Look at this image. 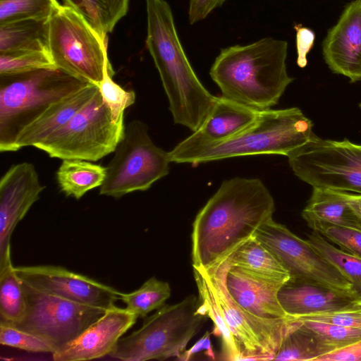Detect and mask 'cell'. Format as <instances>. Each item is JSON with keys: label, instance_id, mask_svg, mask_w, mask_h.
I'll use <instances>...</instances> for the list:
<instances>
[{"label": "cell", "instance_id": "obj_1", "mask_svg": "<svg viewBox=\"0 0 361 361\" xmlns=\"http://www.w3.org/2000/svg\"><path fill=\"white\" fill-rule=\"evenodd\" d=\"M274 211V198L260 179L224 180L192 223V267L208 270L227 259Z\"/></svg>", "mask_w": 361, "mask_h": 361}, {"label": "cell", "instance_id": "obj_2", "mask_svg": "<svg viewBox=\"0 0 361 361\" xmlns=\"http://www.w3.org/2000/svg\"><path fill=\"white\" fill-rule=\"evenodd\" d=\"M146 45L159 72L173 121L197 130L216 100L202 84L180 43L172 10L164 0H146Z\"/></svg>", "mask_w": 361, "mask_h": 361}, {"label": "cell", "instance_id": "obj_3", "mask_svg": "<svg viewBox=\"0 0 361 361\" xmlns=\"http://www.w3.org/2000/svg\"><path fill=\"white\" fill-rule=\"evenodd\" d=\"M288 43L266 37L221 49L209 71L222 96L257 110L275 106L293 81L286 68Z\"/></svg>", "mask_w": 361, "mask_h": 361}, {"label": "cell", "instance_id": "obj_4", "mask_svg": "<svg viewBox=\"0 0 361 361\" xmlns=\"http://www.w3.org/2000/svg\"><path fill=\"white\" fill-rule=\"evenodd\" d=\"M313 123L298 107L261 110L256 121L227 140L194 149L170 151L171 162L194 165L231 157L288 156L314 135Z\"/></svg>", "mask_w": 361, "mask_h": 361}, {"label": "cell", "instance_id": "obj_5", "mask_svg": "<svg viewBox=\"0 0 361 361\" xmlns=\"http://www.w3.org/2000/svg\"><path fill=\"white\" fill-rule=\"evenodd\" d=\"M90 83L56 66L0 75V151L14 152L20 133L49 105Z\"/></svg>", "mask_w": 361, "mask_h": 361}, {"label": "cell", "instance_id": "obj_6", "mask_svg": "<svg viewBox=\"0 0 361 361\" xmlns=\"http://www.w3.org/2000/svg\"><path fill=\"white\" fill-rule=\"evenodd\" d=\"M207 318L204 304L194 295L164 305L145 317L140 329L121 338L109 356L123 361L177 359Z\"/></svg>", "mask_w": 361, "mask_h": 361}, {"label": "cell", "instance_id": "obj_7", "mask_svg": "<svg viewBox=\"0 0 361 361\" xmlns=\"http://www.w3.org/2000/svg\"><path fill=\"white\" fill-rule=\"evenodd\" d=\"M48 51L56 67L97 85L110 63L107 39L66 5L60 4L49 19Z\"/></svg>", "mask_w": 361, "mask_h": 361}, {"label": "cell", "instance_id": "obj_8", "mask_svg": "<svg viewBox=\"0 0 361 361\" xmlns=\"http://www.w3.org/2000/svg\"><path fill=\"white\" fill-rule=\"evenodd\" d=\"M126 132L114 122L98 91L62 128L35 147L51 158L98 161L114 152Z\"/></svg>", "mask_w": 361, "mask_h": 361}, {"label": "cell", "instance_id": "obj_9", "mask_svg": "<svg viewBox=\"0 0 361 361\" xmlns=\"http://www.w3.org/2000/svg\"><path fill=\"white\" fill-rule=\"evenodd\" d=\"M171 162L169 152L157 146L147 126L133 120L126 127L123 138L106 166L99 194L116 199L135 191H145L166 176Z\"/></svg>", "mask_w": 361, "mask_h": 361}, {"label": "cell", "instance_id": "obj_10", "mask_svg": "<svg viewBox=\"0 0 361 361\" xmlns=\"http://www.w3.org/2000/svg\"><path fill=\"white\" fill-rule=\"evenodd\" d=\"M287 157L294 174L312 188L361 194V145L314 135Z\"/></svg>", "mask_w": 361, "mask_h": 361}, {"label": "cell", "instance_id": "obj_11", "mask_svg": "<svg viewBox=\"0 0 361 361\" xmlns=\"http://www.w3.org/2000/svg\"><path fill=\"white\" fill-rule=\"evenodd\" d=\"M22 283L26 312L19 322L11 326L40 338L52 348L53 353L70 345L106 312Z\"/></svg>", "mask_w": 361, "mask_h": 361}, {"label": "cell", "instance_id": "obj_12", "mask_svg": "<svg viewBox=\"0 0 361 361\" xmlns=\"http://www.w3.org/2000/svg\"><path fill=\"white\" fill-rule=\"evenodd\" d=\"M228 258L205 271L228 327L234 337L240 360H273L293 317L264 319L238 305L225 285Z\"/></svg>", "mask_w": 361, "mask_h": 361}, {"label": "cell", "instance_id": "obj_13", "mask_svg": "<svg viewBox=\"0 0 361 361\" xmlns=\"http://www.w3.org/2000/svg\"><path fill=\"white\" fill-rule=\"evenodd\" d=\"M254 237L278 257L288 271L290 279L314 281L353 290L351 283L307 240L299 238L273 218L262 224Z\"/></svg>", "mask_w": 361, "mask_h": 361}, {"label": "cell", "instance_id": "obj_14", "mask_svg": "<svg viewBox=\"0 0 361 361\" xmlns=\"http://www.w3.org/2000/svg\"><path fill=\"white\" fill-rule=\"evenodd\" d=\"M17 276L31 286L78 303L108 310L121 300L119 291L64 267L39 265L15 267Z\"/></svg>", "mask_w": 361, "mask_h": 361}, {"label": "cell", "instance_id": "obj_15", "mask_svg": "<svg viewBox=\"0 0 361 361\" xmlns=\"http://www.w3.org/2000/svg\"><path fill=\"white\" fill-rule=\"evenodd\" d=\"M42 185L35 166L22 162L11 166L0 180V271L12 265L11 238L17 224L39 199Z\"/></svg>", "mask_w": 361, "mask_h": 361}, {"label": "cell", "instance_id": "obj_16", "mask_svg": "<svg viewBox=\"0 0 361 361\" xmlns=\"http://www.w3.org/2000/svg\"><path fill=\"white\" fill-rule=\"evenodd\" d=\"M137 318L126 307L114 305L106 310L70 345L52 353V359L54 361H82L109 355Z\"/></svg>", "mask_w": 361, "mask_h": 361}, {"label": "cell", "instance_id": "obj_17", "mask_svg": "<svg viewBox=\"0 0 361 361\" xmlns=\"http://www.w3.org/2000/svg\"><path fill=\"white\" fill-rule=\"evenodd\" d=\"M278 298L286 313L293 317L340 311L361 302L353 290L296 279L283 284Z\"/></svg>", "mask_w": 361, "mask_h": 361}, {"label": "cell", "instance_id": "obj_18", "mask_svg": "<svg viewBox=\"0 0 361 361\" xmlns=\"http://www.w3.org/2000/svg\"><path fill=\"white\" fill-rule=\"evenodd\" d=\"M323 55L329 68L348 78L361 80V0L352 1L323 42Z\"/></svg>", "mask_w": 361, "mask_h": 361}, {"label": "cell", "instance_id": "obj_19", "mask_svg": "<svg viewBox=\"0 0 361 361\" xmlns=\"http://www.w3.org/2000/svg\"><path fill=\"white\" fill-rule=\"evenodd\" d=\"M284 283L230 266L229 262L225 272V285L231 298L243 310L264 319L289 317L278 298Z\"/></svg>", "mask_w": 361, "mask_h": 361}, {"label": "cell", "instance_id": "obj_20", "mask_svg": "<svg viewBox=\"0 0 361 361\" xmlns=\"http://www.w3.org/2000/svg\"><path fill=\"white\" fill-rule=\"evenodd\" d=\"M260 111L222 95L216 97L214 104L202 126L177 144L172 151H185L235 136L252 124Z\"/></svg>", "mask_w": 361, "mask_h": 361}, {"label": "cell", "instance_id": "obj_21", "mask_svg": "<svg viewBox=\"0 0 361 361\" xmlns=\"http://www.w3.org/2000/svg\"><path fill=\"white\" fill-rule=\"evenodd\" d=\"M99 88L90 83L54 102L28 125L18 137L14 152L28 146L36 147L62 128L94 95Z\"/></svg>", "mask_w": 361, "mask_h": 361}, {"label": "cell", "instance_id": "obj_22", "mask_svg": "<svg viewBox=\"0 0 361 361\" xmlns=\"http://www.w3.org/2000/svg\"><path fill=\"white\" fill-rule=\"evenodd\" d=\"M301 215L308 227L319 233L329 226L361 230L360 220L348 203V192L313 188Z\"/></svg>", "mask_w": 361, "mask_h": 361}, {"label": "cell", "instance_id": "obj_23", "mask_svg": "<svg viewBox=\"0 0 361 361\" xmlns=\"http://www.w3.org/2000/svg\"><path fill=\"white\" fill-rule=\"evenodd\" d=\"M49 20L27 19L0 24V54L48 51Z\"/></svg>", "mask_w": 361, "mask_h": 361}, {"label": "cell", "instance_id": "obj_24", "mask_svg": "<svg viewBox=\"0 0 361 361\" xmlns=\"http://www.w3.org/2000/svg\"><path fill=\"white\" fill-rule=\"evenodd\" d=\"M230 266L266 278L287 281L288 271L278 257L255 237L235 250L229 257Z\"/></svg>", "mask_w": 361, "mask_h": 361}, {"label": "cell", "instance_id": "obj_25", "mask_svg": "<svg viewBox=\"0 0 361 361\" xmlns=\"http://www.w3.org/2000/svg\"><path fill=\"white\" fill-rule=\"evenodd\" d=\"M106 167L81 159H63L56 171L59 188L66 196L80 199L87 192L100 187Z\"/></svg>", "mask_w": 361, "mask_h": 361}, {"label": "cell", "instance_id": "obj_26", "mask_svg": "<svg viewBox=\"0 0 361 361\" xmlns=\"http://www.w3.org/2000/svg\"><path fill=\"white\" fill-rule=\"evenodd\" d=\"M336 349L321 342L293 317L273 360L317 361Z\"/></svg>", "mask_w": 361, "mask_h": 361}, {"label": "cell", "instance_id": "obj_27", "mask_svg": "<svg viewBox=\"0 0 361 361\" xmlns=\"http://www.w3.org/2000/svg\"><path fill=\"white\" fill-rule=\"evenodd\" d=\"M194 278L199 297L205 307L207 314L214 323L212 334L221 341V359L240 360V353L233 336L230 331L217 302L214 290L204 269L193 267Z\"/></svg>", "mask_w": 361, "mask_h": 361}, {"label": "cell", "instance_id": "obj_28", "mask_svg": "<svg viewBox=\"0 0 361 361\" xmlns=\"http://www.w3.org/2000/svg\"><path fill=\"white\" fill-rule=\"evenodd\" d=\"M63 1L64 5L80 14L104 39H107V35L126 16L129 4V0Z\"/></svg>", "mask_w": 361, "mask_h": 361}, {"label": "cell", "instance_id": "obj_29", "mask_svg": "<svg viewBox=\"0 0 361 361\" xmlns=\"http://www.w3.org/2000/svg\"><path fill=\"white\" fill-rule=\"evenodd\" d=\"M26 308L23 283L12 264L0 271V323L17 324L25 316Z\"/></svg>", "mask_w": 361, "mask_h": 361}, {"label": "cell", "instance_id": "obj_30", "mask_svg": "<svg viewBox=\"0 0 361 361\" xmlns=\"http://www.w3.org/2000/svg\"><path fill=\"white\" fill-rule=\"evenodd\" d=\"M307 242L351 283L361 300V258L336 247L319 232L307 234Z\"/></svg>", "mask_w": 361, "mask_h": 361}, {"label": "cell", "instance_id": "obj_31", "mask_svg": "<svg viewBox=\"0 0 361 361\" xmlns=\"http://www.w3.org/2000/svg\"><path fill=\"white\" fill-rule=\"evenodd\" d=\"M169 284L154 276L146 281L138 289L128 293H121V300L126 308L138 317L145 318L153 310L165 305L171 296Z\"/></svg>", "mask_w": 361, "mask_h": 361}, {"label": "cell", "instance_id": "obj_32", "mask_svg": "<svg viewBox=\"0 0 361 361\" xmlns=\"http://www.w3.org/2000/svg\"><path fill=\"white\" fill-rule=\"evenodd\" d=\"M59 5L56 0H0V24L27 19L49 20Z\"/></svg>", "mask_w": 361, "mask_h": 361}, {"label": "cell", "instance_id": "obj_33", "mask_svg": "<svg viewBox=\"0 0 361 361\" xmlns=\"http://www.w3.org/2000/svg\"><path fill=\"white\" fill-rule=\"evenodd\" d=\"M114 74L109 63L106 66L103 78L97 87L103 101L110 110L112 120L118 122L124 118L125 110L135 103L136 95L133 90H126L116 83L112 78Z\"/></svg>", "mask_w": 361, "mask_h": 361}, {"label": "cell", "instance_id": "obj_34", "mask_svg": "<svg viewBox=\"0 0 361 361\" xmlns=\"http://www.w3.org/2000/svg\"><path fill=\"white\" fill-rule=\"evenodd\" d=\"M295 318L303 328L314 334L321 342L336 350L350 345L361 340L360 329Z\"/></svg>", "mask_w": 361, "mask_h": 361}, {"label": "cell", "instance_id": "obj_35", "mask_svg": "<svg viewBox=\"0 0 361 361\" xmlns=\"http://www.w3.org/2000/svg\"><path fill=\"white\" fill-rule=\"evenodd\" d=\"M56 66L47 51L0 54V75L18 74Z\"/></svg>", "mask_w": 361, "mask_h": 361}, {"label": "cell", "instance_id": "obj_36", "mask_svg": "<svg viewBox=\"0 0 361 361\" xmlns=\"http://www.w3.org/2000/svg\"><path fill=\"white\" fill-rule=\"evenodd\" d=\"M0 343L32 353H51L52 348L42 339L13 326L0 323Z\"/></svg>", "mask_w": 361, "mask_h": 361}, {"label": "cell", "instance_id": "obj_37", "mask_svg": "<svg viewBox=\"0 0 361 361\" xmlns=\"http://www.w3.org/2000/svg\"><path fill=\"white\" fill-rule=\"evenodd\" d=\"M342 251L361 258V230L348 227L329 226L320 233Z\"/></svg>", "mask_w": 361, "mask_h": 361}, {"label": "cell", "instance_id": "obj_38", "mask_svg": "<svg viewBox=\"0 0 361 361\" xmlns=\"http://www.w3.org/2000/svg\"><path fill=\"white\" fill-rule=\"evenodd\" d=\"M301 319L331 323L361 330V302L340 311L296 317Z\"/></svg>", "mask_w": 361, "mask_h": 361}, {"label": "cell", "instance_id": "obj_39", "mask_svg": "<svg viewBox=\"0 0 361 361\" xmlns=\"http://www.w3.org/2000/svg\"><path fill=\"white\" fill-rule=\"evenodd\" d=\"M294 27L296 30L297 63L300 68H304L307 65L306 56L313 46L315 35L312 30L300 24Z\"/></svg>", "mask_w": 361, "mask_h": 361}, {"label": "cell", "instance_id": "obj_40", "mask_svg": "<svg viewBox=\"0 0 361 361\" xmlns=\"http://www.w3.org/2000/svg\"><path fill=\"white\" fill-rule=\"evenodd\" d=\"M227 0H189L188 20L190 24L206 18Z\"/></svg>", "mask_w": 361, "mask_h": 361}, {"label": "cell", "instance_id": "obj_41", "mask_svg": "<svg viewBox=\"0 0 361 361\" xmlns=\"http://www.w3.org/2000/svg\"><path fill=\"white\" fill-rule=\"evenodd\" d=\"M317 361H361V340L327 353Z\"/></svg>", "mask_w": 361, "mask_h": 361}, {"label": "cell", "instance_id": "obj_42", "mask_svg": "<svg viewBox=\"0 0 361 361\" xmlns=\"http://www.w3.org/2000/svg\"><path fill=\"white\" fill-rule=\"evenodd\" d=\"M212 334L207 331L189 350L183 351L176 359L180 361H188L195 355L202 353L211 360H215V355L212 346L210 336Z\"/></svg>", "mask_w": 361, "mask_h": 361}, {"label": "cell", "instance_id": "obj_43", "mask_svg": "<svg viewBox=\"0 0 361 361\" xmlns=\"http://www.w3.org/2000/svg\"><path fill=\"white\" fill-rule=\"evenodd\" d=\"M348 200L361 224V194L355 195L348 192Z\"/></svg>", "mask_w": 361, "mask_h": 361}, {"label": "cell", "instance_id": "obj_44", "mask_svg": "<svg viewBox=\"0 0 361 361\" xmlns=\"http://www.w3.org/2000/svg\"><path fill=\"white\" fill-rule=\"evenodd\" d=\"M359 106H360V109H361V103L359 104Z\"/></svg>", "mask_w": 361, "mask_h": 361}]
</instances>
